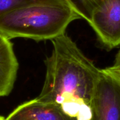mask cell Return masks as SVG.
<instances>
[{
  "mask_svg": "<svg viewBox=\"0 0 120 120\" xmlns=\"http://www.w3.org/2000/svg\"><path fill=\"white\" fill-rule=\"evenodd\" d=\"M45 61V78L38 101L52 103L77 120H90L91 104L100 70L66 34L51 40Z\"/></svg>",
  "mask_w": 120,
  "mask_h": 120,
  "instance_id": "6da1fadb",
  "label": "cell"
},
{
  "mask_svg": "<svg viewBox=\"0 0 120 120\" xmlns=\"http://www.w3.org/2000/svg\"><path fill=\"white\" fill-rule=\"evenodd\" d=\"M80 17L65 0H44L22 5L0 14V34L35 41L52 40L65 33Z\"/></svg>",
  "mask_w": 120,
  "mask_h": 120,
  "instance_id": "7a4b0ae2",
  "label": "cell"
},
{
  "mask_svg": "<svg viewBox=\"0 0 120 120\" xmlns=\"http://www.w3.org/2000/svg\"><path fill=\"white\" fill-rule=\"evenodd\" d=\"M90 120H120V78L100 70L91 104Z\"/></svg>",
  "mask_w": 120,
  "mask_h": 120,
  "instance_id": "3957f363",
  "label": "cell"
},
{
  "mask_svg": "<svg viewBox=\"0 0 120 120\" xmlns=\"http://www.w3.org/2000/svg\"><path fill=\"white\" fill-rule=\"evenodd\" d=\"M99 41L108 49L120 45V0H105L89 23Z\"/></svg>",
  "mask_w": 120,
  "mask_h": 120,
  "instance_id": "277c9868",
  "label": "cell"
},
{
  "mask_svg": "<svg viewBox=\"0 0 120 120\" xmlns=\"http://www.w3.org/2000/svg\"><path fill=\"white\" fill-rule=\"evenodd\" d=\"M5 120H77L60 106L36 99L26 101L14 109Z\"/></svg>",
  "mask_w": 120,
  "mask_h": 120,
  "instance_id": "5b68a950",
  "label": "cell"
},
{
  "mask_svg": "<svg viewBox=\"0 0 120 120\" xmlns=\"http://www.w3.org/2000/svg\"><path fill=\"white\" fill-rule=\"evenodd\" d=\"M18 62L10 40L0 34V97L8 95L14 87Z\"/></svg>",
  "mask_w": 120,
  "mask_h": 120,
  "instance_id": "8992f818",
  "label": "cell"
},
{
  "mask_svg": "<svg viewBox=\"0 0 120 120\" xmlns=\"http://www.w3.org/2000/svg\"><path fill=\"white\" fill-rule=\"evenodd\" d=\"M68 4L81 18L89 23L94 12L98 10L105 0H66Z\"/></svg>",
  "mask_w": 120,
  "mask_h": 120,
  "instance_id": "52a82bcc",
  "label": "cell"
},
{
  "mask_svg": "<svg viewBox=\"0 0 120 120\" xmlns=\"http://www.w3.org/2000/svg\"><path fill=\"white\" fill-rule=\"evenodd\" d=\"M40 1L44 0H0V14L22 5Z\"/></svg>",
  "mask_w": 120,
  "mask_h": 120,
  "instance_id": "ba28073f",
  "label": "cell"
},
{
  "mask_svg": "<svg viewBox=\"0 0 120 120\" xmlns=\"http://www.w3.org/2000/svg\"><path fill=\"white\" fill-rule=\"evenodd\" d=\"M107 68L120 78V49L116 54L113 65Z\"/></svg>",
  "mask_w": 120,
  "mask_h": 120,
  "instance_id": "9c48e42d",
  "label": "cell"
},
{
  "mask_svg": "<svg viewBox=\"0 0 120 120\" xmlns=\"http://www.w3.org/2000/svg\"><path fill=\"white\" fill-rule=\"evenodd\" d=\"M3 118H4V116H0V120H3Z\"/></svg>",
  "mask_w": 120,
  "mask_h": 120,
  "instance_id": "30bf717a",
  "label": "cell"
},
{
  "mask_svg": "<svg viewBox=\"0 0 120 120\" xmlns=\"http://www.w3.org/2000/svg\"><path fill=\"white\" fill-rule=\"evenodd\" d=\"M3 120H5V117H4V118H3Z\"/></svg>",
  "mask_w": 120,
  "mask_h": 120,
  "instance_id": "8fae6325",
  "label": "cell"
}]
</instances>
